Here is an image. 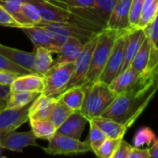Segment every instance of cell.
<instances>
[{"instance_id":"obj_25","label":"cell","mask_w":158,"mask_h":158,"mask_svg":"<svg viewBox=\"0 0 158 158\" xmlns=\"http://www.w3.org/2000/svg\"><path fill=\"white\" fill-rule=\"evenodd\" d=\"M32 131L37 139L48 140L57 133V127L49 120L29 119Z\"/></svg>"},{"instance_id":"obj_40","label":"cell","mask_w":158,"mask_h":158,"mask_svg":"<svg viewBox=\"0 0 158 158\" xmlns=\"http://www.w3.org/2000/svg\"><path fill=\"white\" fill-rule=\"evenodd\" d=\"M19 75L20 74L14 73H10V72L0 70V83L10 86L13 82L14 79L16 77H18Z\"/></svg>"},{"instance_id":"obj_2","label":"cell","mask_w":158,"mask_h":158,"mask_svg":"<svg viewBox=\"0 0 158 158\" xmlns=\"http://www.w3.org/2000/svg\"><path fill=\"white\" fill-rule=\"evenodd\" d=\"M128 31V30H127ZM127 32V31H126ZM125 32L105 29L98 35L97 42L92 53L91 63L85 79L83 87L97 81L102 73L116 39Z\"/></svg>"},{"instance_id":"obj_17","label":"cell","mask_w":158,"mask_h":158,"mask_svg":"<svg viewBox=\"0 0 158 158\" xmlns=\"http://www.w3.org/2000/svg\"><path fill=\"white\" fill-rule=\"evenodd\" d=\"M57 99L39 94L30 104L29 119L35 120H49L53 107Z\"/></svg>"},{"instance_id":"obj_24","label":"cell","mask_w":158,"mask_h":158,"mask_svg":"<svg viewBox=\"0 0 158 158\" xmlns=\"http://www.w3.org/2000/svg\"><path fill=\"white\" fill-rule=\"evenodd\" d=\"M41 93L33 91H11L6 102V108H22L32 103Z\"/></svg>"},{"instance_id":"obj_28","label":"cell","mask_w":158,"mask_h":158,"mask_svg":"<svg viewBox=\"0 0 158 158\" xmlns=\"http://www.w3.org/2000/svg\"><path fill=\"white\" fill-rule=\"evenodd\" d=\"M23 3L20 0H0L1 5L18 23H20L23 27L30 26L25 20L23 13Z\"/></svg>"},{"instance_id":"obj_14","label":"cell","mask_w":158,"mask_h":158,"mask_svg":"<svg viewBox=\"0 0 158 158\" xmlns=\"http://www.w3.org/2000/svg\"><path fill=\"white\" fill-rule=\"evenodd\" d=\"M21 30L32 41L35 48H44L52 53H57L60 48L51 34L40 26H27L21 28Z\"/></svg>"},{"instance_id":"obj_21","label":"cell","mask_w":158,"mask_h":158,"mask_svg":"<svg viewBox=\"0 0 158 158\" xmlns=\"http://www.w3.org/2000/svg\"><path fill=\"white\" fill-rule=\"evenodd\" d=\"M147 38L150 42L151 51L147 67L156 69L158 71V14L155 19L144 28Z\"/></svg>"},{"instance_id":"obj_6","label":"cell","mask_w":158,"mask_h":158,"mask_svg":"<svg viewBox=\"0 0 158 158\" xmlns=\"http://www.w3.org/2000/svg\"><path fill=\"white\" fill-rule=\"evenodd\" d=\"M48 154L53 155H73L85 153L89 151L90 145L88 140L81 141L65 135L56 133L48 139V145L42 148Z\"/></svg>"},{"instance_id":"obj_8","label":"cell","mask_w":158,"mask_h":158,"mask_svg":"<svg viewBox=\"0 0 158 158\" xmlns=\"http://www.w3.org/2000/svg\"><path fill=\"white\" fill-rule=\"evenodd\" d=\"M127 32L123 33L116 39L112 52L109 56V59L106 62V65L98 79L99 81L104 84L110 85L111 82L121 73L124 60V47L126 42L125 35Z\"/></svg>"},{"instance_id":"obj_16","label":"cell","mask_w":158,"mask_h":158,"mask_svg":"<svg viewBox=\"0 0 158 158\" xmlns=\"http://www.w3.org/2000/svg\"><path fill=\"white\" fill-rule=\"evenodd\" d=\"M0 54L9 59L15 64L28 70L32 73H35L34 71L35 54L34 52L24 51L19 48L5 46L0 43Z\"/></svg>"},{"instance_id":"obj_18","label":"cell","mask_w":158,"mask_h":158,"mask_svg":"<svg viewBox=\"0 0 158 158\" xmlns=\"http://www.w3.org/2000/svg\"><path fill=\"white\" fill-rule=\"evenodd\" d=\"M10 87V91H33L41 93L44 88L43 76L36 73L19 75Z\"/></svg>"},{"instance_id":"obj_36","label":"cell","mask_w":158,"mask_h":158,"mask_svg":"<svg viewBox=\"0 0 158 158\" xmlns=\"http://www.w3.org/2000/svg\"><path fill=\"white\" fill-rule=\"evenodd\" d=\"M0 70L10 72V73H14L20 74V75H25V74L32 73L28 70H26V69H24V68L17 65V64H15L14 62H12L9 59L5 58L1 54H0Z\"/></svg>"},{"instance_id":"obj_9","label":"cell","mask_w":158,"mask_h":158,"mask_svg":"<svg viewBox=\"0 0 158 158\" xmlns=\"http://www.w3.org/2000/svg\"><path fill=\"white\" fill-rule=\"evenodd\" d=\"M97 38H98V35L84 45V48L80 55H79L77 60L74 61L73 73L71 77L69 84L67 85L66 90L74 87H79V86L84 85L86 76L88 74V72L91 63L92 53H93V50L97 42Z\"/></svg>"},{"instance_id":"obj_41","label":"cell","mask_w":158,"mask_h":158,"mask_svg":"<svg viewBox=\"0 0 158 158\" xmlns=\"http://www.w3.org/2000/svg\"><path fill=\"white\" fill-rule=\"evenodd\" d=\"M10 92V87L9 85H4L0 83V102H7Z\"/></svg>"},{"instance_id":"obj_32","label":"cell","mask_w":158,"mask_h":158,"mask_svg":"<svg viewBox=\"0 0 158 158\" xmlns=\"http://www.w3.org/2000/svg\"><path fill=\"white\" fill-rule=\"evenodd\" d=\"M122 139L107 138L95 152L97 158H112Z\"/></svg>"},{"instance_id":"obj_34","label":"cell","mask_w":158,"mask_h":158,"mask_svg":"<svg viewBox=\"0 0 158 158\" xmlns=\"http://www.w3.org/2000/svg\"><path fill=\"white\" fill-rule=\"evenodd\" d=\"M145 0H132L129 14V25L130 29L138 28V23L140 18L142 7Z\"/></svg>"},{"instance_id":"obj_38","label":"cell","mask_w":158,"mask_h":158,"mask_svg":"<svg viewBox=\"0 0 158 158\" xmlns=\"http://www.w3.org/2000/svg\"><path fill=\"white\" fill-rule=\"evenodd\" d=\"M131 147L132 146L128 142H127L123 138L121 139L118 147L116 148V150H115V152H114L112 158H127Z\"/></svg>"},{"instance_id":"obj_29","label":"cell","mask_w":158,"mask_h":158,"mask_svg":"<svg viewBox=\"0 0 158 158\" xmlns=\"http://www.w3.org/2000/svg\"><path fill=\"white\" fill-rule=\"evenodd\" d=\"M73 111L72 109H70L69 107H67L63 102H61L60 100H57L53 110L51 112L50 117H49V121L57 127H60L63 122L69 117V115L73 113Z\"/></svg>"},{"instance_id":"obj_23","label":"cell","mask_w":158,"mask_h":158,"mask_svg":"<svg viewBox=\"0 0 158 158\" xmlns=\"http://www.w3.org/2000/svg\"><path fill=\"white\" fill-rule=\"evenodd\" d=\"M35 63L34 71L36 74L43 76L54 64L52 52L44 48H35Z\"/></svg>"},{"instance_id":"obj_20","label":"cell","mask_w":158,"mask_h":158,"mask_svg":"<svg viewBox=\"0 0 158 158\" xmlns=\"http://www.w3.org/2000/svg\"><path fill=\"white\" fill-rule=\"evenodd\" d=\"M92 121L109 139H122L127 128L129 127L127 125L120 124L114 120L105 118L102 116H98L93 119Z\"/></svg>"},{"instance_id":"obj_44","label":"cell","mask_w":158,"mask_h":158,"mask_svg":"<svg viewBox=\"0 0 158 158\" xmlns=\"http://www.w3.org/2000/svg\"><path fill=\"white\" fill-rule=\"evenodd\" d=\"M155 139H156V141H157V143H158V138H156Z\"/></svg>"},{"instance_id":"obj_5","label":"cell","mask_w":158,"mask_h":158,"mask_svg":"<svg viewBox=\"0 0 158 158\" xmlns=\"http://www.w3.org/2000/svg\"><path fill=\"white\" fill-rule=\"evenodd\" d=\"M31 3L36 8V10L40 13V16L43 20V23H70L97 34L94 28L89 23L78 18L69 10L62 9L59 6H56L49 1H46V0H34V1H31Z\"/></svg>"},{"instance_id":"obj_13","label":"cell","mask_w":158,"mask_h":158,"mask_svg":"<svg viewBox=\"0 0 158 158\" xmlns=\"http://www.w3.org/2000/svg\"><path fill=\"white\" fill-rule=\"evenodd\" d=\"M126 42L124 47V60L121 69V73L130 66L135 55L139 51L141 44L146 38V34L144 29L135 28L129 29L126 35Z\"/></svg>"},{"instance_id":"obj_27","label":"cell","mask_w":158,"mask_h":158,"mask_svg":"<svg viewBox=\"0 0 158 158\" xmlns=\"http://www.w3.org/2000/svg\"><path fill=\"white\" fill-rule=\"evenodd\" d=\"M158 14V0H145L140 18L138 23V28H146Z\"/></svg>"},{"instance_id":"obj_26","label":"cell","mask_w":158,"mask_h":158,"mask_svg":"<svg viewBox=\"0 0 158 158\" xmlns=\"http://www.w3.org/2000/svg\"><path fill=\"white\" fill-rule=\"evenodd\" d=\"M150 51H151V47H150V42L149 39L146 38L144 39L143 43L141 44L139 51L135 55L132 62L130 63V66L134 71L138 73H143L148 65L149 59H150Z\"/></svg>"},{"instance_id":"obj_33","label":"cell","mask_w":158,"mask_h":158,"mask_svg":"<svg viewBox=\"0 0 158 158\" xmlns=\"http://www.w3.org/2000/svg\"><path fill=\"white\" fill-rule=\"evenodd\" d=\"M23 13L30 26H38L43 23L40 13L31 2L23 3Z\"/></svg>"},{"instance_id":"obj_22","label":"cell","mask_w":158,"mask_h":158,"mask_svg":"<svg viewBox=\"0 0 158 158\" xmlns=\"http://www.w3.org/2000/svg\"><path fill=\"white\" fill-rule=\"evenodd\" d=\"M85 97V89L82 86L74 87L65 90L58 98L73 111H80Z\"/></svg>"},{"instance_id":"obj_4","label":"cell","mask_w":158,"mask_h":158,"mask_svg":"<svg viewBox=\"0 0 158 158\" xmlns=\"http://www.w3.org/2000/svg\"><path fill=\"white\" fill-rule=\"evenodd\" d=\"M74 62L55 63L43 75L44 88L41 94L57 99L66 90L73 73Z\"/></svg>"},{"instance_id":"obj_1","label":"cell","mask_w":158,"mask_h":158,"mask_svg":"<svg viewBox=\"0 0 158 158\" xmlns=\"http://www.w3.org/2000/svg\"><path fill=\"white\" fill-rule=\"evenodd\" d=\"M157 90L158 84L154 83L118 94L101 116L130 127L147 107Z\"/></svg>"},{"instance_id":"obj_10","label":"cell","mask_w":158,"mask_h":158,"mask_svg":"<svg viewBox=\"0 0 158 158\" xmlns=\"http://www.w3.org/2000/svg\"><path fill=\"white\" fill-rule=\"evenodd\" d=\"M36 139L32 130L26 132H16L13 130L0 136V148L22 152L28 146L40 147L36 142Z\"/></svg>"},{"instance_id":"obj_19","label":"cell","mask_w":158,"mask_h":158,"mask_svg":"<svg viewBox=\"0 0 158 158\" xmlns=\"http://www.w3.org/2000/svg\"><path fill=\"white\" fill-rule=\"evenodd\" d=\"M84 45L80 40L76 38L67 39L59 48L57 60L55 63H71L74 62L80 55Z\"/></svg>"},{"instance_id":"obj_15","label":"cell","mask_w":158,"mask_h":158,"mask_svg":"<svg viewBox=\"0 0 158 158\" xmlns=\"http://www.w3.org/2000/svg\"><path fill=\"white\" fill-rule=\"evenodd\" d=\"M89 120L80 111H73L63 124L58 127L57 133L80 139Z\"/></svg>"},{"instance_id":"obj_12","label":"cell","mask_w":158,"mask_h":158,"mask_svg":"<svg viewBox=\"0 0 158 158\" xmlns=\"http://www.w3.org/2000/svg\"><path fill=\"white\" fill-rule=\"evenodd\" d=\"M132 0H117L108 20L106 29L126 32L130 29L129 14Z\"/></svg>"},{"instance_id":"obj_7","label":"cell","mask_w":158,"mask_h":158,"mask_svg":"<svg viewBox=\"0 0 158 158\" xmlns=\"http://www.w3.org/2000/svg\"><path fill=\"white\" fill-rule=\"evenodd\" d=\"M38 26L46 29L48 33H50L55 41L60 46H61L69 38H76L80 40L83 44H86L97 35H99L70 23H42Z\"/></svg>"},{"instance_id":"obj_31","label":"cell","mask_w":158,"mask_h":158,"mask_svg":"<svg viewBox=\"0 0 158 158\" xmlns=\"http://www.w3.org/2000/svg\"><path fill=\"white\" fill-rule=\"evenodd\" d=\"M156 139L153 131L149 127L139 128L133 139V146L141 148L143 146H151Z\"/></svg>"},{"instance_id":"obj_43","label":"cell","mask_w":158,"mask_h":158,"mask_svg":"<svg viewBox=\"0 0 158 158\" xmlns=\"http://www.w3.org/2000/svg\"><path fill=\"white\" fill-rule=\"evenodd\" d=\"M22 2H31V1H34V0H20ZM46 1H48V0H46Z\"/></svg>"},{"instance_id":"obj_30","label":"cell","mask_w":158,"mask_h":158,"mask_svg":"<svg viewBox=\"0 0 158 158\" xmlns=\"http://www.w3.org/2000/svg\"><path fill=\"white\" fill-rule=\"evenodd\" d=\"M89 122L90 125V128H89V138L87 140L90 145L91 151L95 153L97 150L100 148V146L103 143V141L107 139V137L92 121H89Z\"/></svg>"},{"instance_id":"obj_11","label":"cell","mask_w":158,"mask_h":158,"mask_svg":"<svg viewBox=\"0 0 158 158\" xmlns=\"http://www.w3.org/2000/svg\"><path fill=\"white\" fill-rule=\"evenodd\" d=\"M30 104L22 108H5L0 113V136L16 130L29 121Z\"/></svg>"},{"instance_id":"obj_37","label":"cell","mask_w":158,"mask_h":158,"mask_svg":"<svg viewBox=\"0 0 158 158\" xmlns=\"http://www.w3.org/2000/svg\"><path fill=\"white\" fill-rule=\"evenodd\" d=\"M0 25L10 28H23V25L18 23L1 5H0Z\"/></svg>"},{"instance_id":"obj_35","label":"cell","mask_w":158,"mask_h":158,"mask_svg":"<svg viewBox=\"0 0 158 158\" xmlns=\"http://www.w3.org/2000/svg\"><path fill=\"white\" fill-rule=\"evenodd\" d=\"M48 1L62 9L90 7L94 3V0H48Z\"/></svg>"},{"instance_id":"obj_39","label":"cell","mask_w":158,"mask_h":158,"mask_svg":"<svg viewBox=\"0 0 158 158\" xmlns=\"http://www.w3.org/2000/svg\"><path fill=\"white\" fill-rule=\"evenodd\" d=\"M127 158H151V157L148 148L142 149V148L132 146L129 151Z\"/></svg>"},{"instance_id":"obj_3","label":"cell","mask_w":158,"mask_h":158,"mask_svg":"<svg viewBox=\"0 0 158 158\" xmlns=\"http://www.w3.org/2000/svg\"><path fill=\"white\" fill-rule=\"evenodd\" d=\"M83 88L85 89V97L80 112L89 121L101 116L116 97L109 85L99 80Z\"/></svg>"},{"instance_id":"obj_42","label":"cell","mask_w":158,"mask_h":158,"mask_svg":"<svg viewBox=\"0 0 158 158\" xmlns=\"http://www.w3.org/2000/svg\"><path fill=\"white\" fill-rule=\"evenodd\" d=\"M5 108H6V102H0V113H1Z\"/></svg>"}]
</instances>
